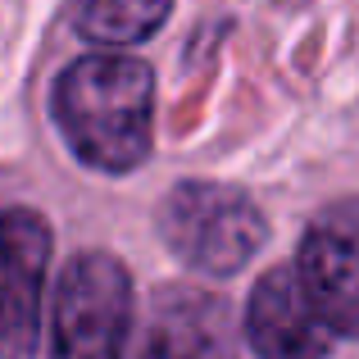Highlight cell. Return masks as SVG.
I'll return each instance as SVG.
<instances>
[{
    "instance_id": "8",
    "label": "cell",
    "mask_w": 359,
    "mask_h": 359,
    "mask_svg": "<svg viewBox=\"0 0 359 359\" xmlns=\"http://www.w3.org/2000/svg\"><path fill=\"white\" fill-rule=\"evenodd\" d=\"M173 0H73V27L96 46H132L164 27Z\"/></svg>"
},
{
    "instance_id": "7",
    "label": "cell",
    "mask_w": 359,
    "mask_h": 359,
    "mask_svg": "<svg viewBox=\"0 0 359 359\" xmlns=\"http://www.w3.org/2000/svg\"><path fill=\"white\" fill-rule=\"evenodd\" d=\"M228 305L201 291L187 296H159L150 332L141 341V351L150 355H201V351H228Z\"/></svg>"
},
{
    "instance_id": "4",
    "label": "cell",
    "mask_w": 359,
    "mask_h": 359,
    "mask_svg": "<svg viewBox=\"0 0 359 359\" xmlns=\"http://www.w3.org/2000/svg\"><path fill=\"white\" fill-rule=\"evenodd\" d=\"M50 223L36 210H0V355H32L41 332Z\"/></svg>"
},
{
    "instance_id": "2",
    "label": "cell",
    "mask_w": 359,
    "mask_h": 359,
    "mask_svg": "<svg viewBox=\"0 0 359 359\" xmlns=\"http://www.w3.org/2000/svg\"><path fill=\"white\" fill-rule=\"evenodd\" d=\"M159 237L205 278H232L269 241V223L241 187L182 182L159 205Z\"/></svg>"
},
{
    "instance_id": "6",
    "label": "cell",
    "mask_w": 359,
    "mask_h": 359,
    "mask_svg": "<svg viewBox=\"0 0 359 359\" xmlns=\"http://www.w3.org/2000/svg\"><path fill=\"white\" fill-rule=\"evenodd\" d=\"M245 341L269 359L327 355L337 346V327L314 305L300 269L282 264L255 282L250 305H245Z\"/></svg>"
},
{
    "instance_id": "1",
    "label": "cell",
    "mask_w": 359,
    "mask_h": 359,
    "mask_svg": "<svg viewBox=\"0 0 359 359\" xmlns=\"http://www.w3.org/2000/svg\"><path fill=\"white\" fill-rule=\"evenodd\" d=\"M69 150L100 173H132L150 155L155 73L132 55H82L60 73L50 96Z\"/></svg>"
},
{
    "instance_id": "3",
    "label": "cell",
    "mask_w": 359,
    "mask_h": 359,
    "mask_svg": "<svg viewBox=\"0 0 359 359\" xmlns=\"http://www.w3.org/2000/svg\"><path fill=\"white\" fill-rule=\"evenodd\" d=\"M132 332V278L105 250H87L60 273L50 318L55 355L105 359L128 346Z\"/></svg>"
},
{
    "instance_id": "5",
    "label": "cell",
    "mask_w": 359,
    "mask_h": 359,
    "mask_svg": "<svg viewBox=\"0 0 359 359\" xmlns=\"http://www.w3.org/2000/svg\"><path fill=\"white\" fill-rule=\"evenodd\" d=\"M296 269L337 337H359V201H337L309 223Z\"/></svg>"
}]
</instances>
